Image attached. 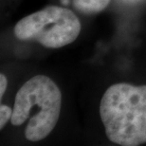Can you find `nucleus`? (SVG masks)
<instances>
[{"instance_id":"nucleus-1","label":"nucleus","mask_w":146,"mask_h":146,"mask_svg":"<svg viewBox=\"0 0 146 146\" xmlns=\"http://www.w3.org/2000/svg\"><path fill=\"white\" fill-rule=\"evenodd\" d=\"M100 116L110 141L122 146L146 143V86L112 84L102 97Z\"/></svg>"},{"instance_id":"nucleus-2","label":"nucleus","mask_w":146,"mask_h":146,"mask_svg":"<svg viewBox=\"0 0 146 146\" xmlns=\"http://www.w3.org/2000/svg\"><path fill=\"white\" fill-rule=\"evenodd\" d=\"M62 106V93L46 75H36L17 91L11 121L20 126L29 119L25 136L30 141L48 137L56 126Z\"/></svg>"},{"instance_id":"nucleus-3","label":"nucleus","mask_w":146,"mask_h":146,"mask_svg":"<svg viewBox=\"0 0 146 146\" xmlns=\"http://www.w3.org/2000/svg\"><path fill=\"white\" fill-rule=\"evenodd\" d=\"M81 22L72 11L59 6H48L19 20L14 35L22 41H36L45 48H60L77 39Z\"/></svg>"},{"instance_id":"nucleus-4","label":"nucleus","mask_w":146,"mask_h":146,"mask_svg":"<svg viewBox=\"0 0 146 146\" xmlns=\"http://www.w3.org/2000/svg\"><path fill=\"white\" fill-rule=\"evenodd\" d=\"M111 0H72L73 6L84 14H95L103 11Z\"/></svg>"},{"instance_id":"nucleus-5","label":"nucleus","mask_w":146,"mask_h":146,"mask_svg":"<svg viewBox=\"0 0 146 146\" xmlns=\"http://www.w3.org/2000/svg\"><path fill=\"white\" fill-rule=\"evenodd\" d=\"M13 116V109L6 104L0 106V129H3L6 123L11 119Z\"/></svg>"},{"instance_id":"nucleus-6","label":"nucleus","mask_w":146,"mask_h":146,"mask_svg":"<svg viewBox=\"0 0 146 146\" xmlns=\"http://www.w3.org/2000/svg\"><path fill=\"white\" fill-rule=\"evenodd\" d=\"M7 86H8V80L6 78V76L3 73H1L0 74V99H2L3 96H4L6 89H7Z\"/></svg>"},{"instance_id":"nucleus-7","label":"nucleus","mask_w":146,"mask_h":146,"mask_svg":"<svg viewBox=\"0 0 146 146\" xmlns=\"http://www.w3.org/2000/svg\"><path fill=\"white\" fill-rule=\"evenodd\" d=\"M131 1H135V0H131Z\"/></svg>"}]
</instances>
